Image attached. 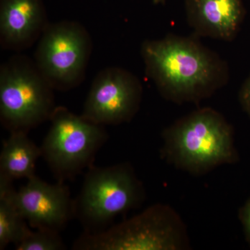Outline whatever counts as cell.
Wrapping results in <instances>:
<instances>
[{"label": "cell", "instance_id": "1", "mask_svg": "<svg viewBox=\"0 0 250 250\" xmlns=\"http://www.w3.org/2000/svg\"><path fill=\"white\" fill-rule=\"evenodd\" d=\"M197 37L169 34L141 45L146 75L169 101L199 103L228 83L227 62Z\"/></svg>", "mask_w": 250, "mask_h": 250}, {"label": "cell", "instance_id": "2", "mask_svg": "<svg viewBox=\"0 0 250 250\" xmlns=\"http://www.w3.org/2000/svg\"><path fill=\"white\" fill-rule=\"evenodd\" d=\"M161 156L168 164L193 175L238 160L232 126L216 110L201 108L166 128Z\"/></svg>", "mask_w": 250, "mask_h": 250}, {"label": "cell", "instance_id": "3", "mask_svg": "<svg viewBox=\"0 0 250 250\" xmlns=\"http://www.w3.org/2000/svg\"><path fill=\"white\" fill-rule=\"evenodd\" d=\"M190 248L187 227L180 215L164 204L98 232H83L74 242L75 250H182Z\"/></svg>", "mask_w": 250, "mask_h": 250}, {"label": "cell", "instance_id": "4", "mask_svg": "<svg viewBox=\"0 0 250 250\" xmlns=\"http://www.w3.org/2000/svg\"><path fill=\"white\" fill-rule=\"evenodd\" d=\"M144 199V188L131 164L93 165L74 200L75 218L85 232H98L106 229L118 215L139 207Z\"/></svg>", "mask_w": 250, "mask_h": 250}, {"label": "cell", "instance_id": "5", "mask_svg": "<svg viewBox=\"0 0 250 250\" xmlns=\"http://www.w3.org/2000/svg\"><path fill=\"white\" fill-rule=\"evenodd\" d=\"M54 91L34 61L13 56L0 67L1 125L10 133H28L49 121L57 107Z\"/></svg>", "mask_w": 250, "mask_h": 250}, {"label": "cell", "instance_id": "6", "mask_svg": "<svg viewBox=\"0 0 250 250\" xmlns=\"http://www.w3.org/2000/svg\"><path fill=\"white\" fill-rule=\"evenodd\" d=\"M49 121L41 154L57 182H65L93 165L108 134L104 125L77 116L64 106H57Z\"/></svg>", "mask_w": 250, "mask_h": 250}, {"label": "cell", "instance_id": "7", "mask_svg": "<svg viewBox=\"0 0 250 250\" xmlns=\"http://www.w3.org/2000/svg\"><path fill=\"white\" fill-rule=\"evenodd\" d=\"M92 50L90 34L80 22L49 23L38 42L34 62L54 90L67 91L84 80Z\"/></svg>", "mask_w": 250, "mask_h": 250}, {"label": "cell", "instance_id": "8", "mask_svg": "<svg viewBox=\"0 0 250 250\" xmlns=\"http://www.w3.org/2000/svg\"><path fill=\"white\" fill-rule=\"evenodd\" d=\"M143 93L142 83L134 74L106 67L94 79L82 115L104 126L129 123L139 111Z\"/></svg>", "mask_w": 250, "mask_h": 250}, {"label": "cell", "instance_id": "9", "mask_svg": "<svg viewBox=\"0 0 250 250\" xmlns=\"http://www.w3.org/2000/svg\"><path fill=\"white\" fill-rule=\"evenodd\" d=\"M21 214L35 229L61 230L75 218V203L65 182L49 184L35 175L15 190Z\"/></svg>", "mask_w": 250, "mask_h": 250}, {"label": "cell", "instance_id": "10", "mask_svg": "<svg viewBox=\"0 0 250 250\" xmlns=\"http://www.w3.org/2000/svg\"><path fill=\"white\" fill-rule=\"evenodd\" d=\"M49 24L42 0H0L2 49L18 52L29 48Z\"/></svg>", "mask_w": 250, "mask_h": 250}, {"label": "cell", "instance_id": "11", "mask_svg": "<svg viewBox=\"0 0 250 250\" xmlns=\"http://www.w3.org/2000/svg\"><path fill=\"white\" fill-rule=\"evenodd\" d=\"M189 25L198 36L233 40L245 16L243 0H186Z\"/></svg>", "mask_w": 250, "mask_h": 250}, {"label": "cell", "instance_id": "12", "mask_svg": "<svg viewBox=\"0 0 250 250\" xmlns=\"http://www.w3.org/2000/svg\"><path fill=\"white\" fill-rule=\"evenodd\" d=\"M25 131H14L3 142L0 154V176L9 180L29 179L35 176L36 165L42 156L40 147Z\"/></svg>", "mask_w": 250, "mask_h": 250}, {"label": "cell", "instance_id": "13", "mask_svg": "<svg viewBox=\"0 0 250 250\" xmlns=\"http://www.w3.org/2000/svg\"><path fill=\"white\" fill-rule=\"evenodd\" d=\"M13 181L0 176V250L15 246L31 233L29 224L21 214L14 200Z\"/></svg>", "mask_w": 250, "mask_h": 250}, {"label": "cell", "instance_id": "14", "mask_svg": "<svg viewBox=\"0 0 250 250\" xmlns=\"http://www.w3.org/2000/svg\"><path fill=\"white\" fill-rule=\"evenodd\" d=\"M66 249L59 231L36 229L16 245L17 250H62Z\"/></svg>", "mask_w": 250, "mask_h": 250}, {"label": "cell", "instance_id": "15", "mask_svg": "<svg viewBox=\"0 0 250 250\" xmlns=\"http://www.w3.org/2000/svg\"><path fill=\"white\" fill-rule=\"evenodd\" d=\"M238 217L244 230L247 241L250 246V198L240 208Z\"/></svg>", "mask_w": 250, "mask_h": 250}, {"label": "cell", "instance_id": "16", "mask_svg": "<svg viewBox=\"0 0 250 250\" xmlns=\"http://www.w3.org/2000/svg\"><path fill=\"white\" fill-rule=\"evenodd\" d=\"M238 99L243 111L250 117V75L242 85Z\"/></svg>", "mask_w": 250, "mask_h": 250}, {"label": "cell", "instance_id": "17", "mask_svg": "<svg viewBox=\"0 0 250 250\" xmlns=\"http://www.w3.org/2000/svg\"><path fill=\"white\" fill-rule=\"evenodd\" d=\"M166 0H153V2L154 3V4H163V3L165 2Z\"/></svg>", "mask_w": 250, "mask_h": 250}]
</instances>
